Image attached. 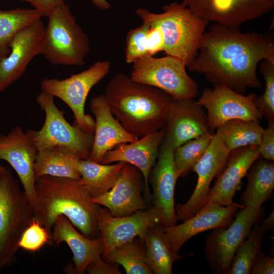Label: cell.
<instances>
[{
	"mask_svg": "<svg viewBox=\"0 0 274 274\" xmlns=\"http://www.w3.org/2000/svg\"><path fill=\"white\" fill-rule=\"evenodd\" d=\"M35 218L51 233L56 218L66 217L86 237H99V206L78 180L44 176L36 180Z\"/></svg>",
	"mask_w": 274,
	"mask_h": 274,
	"instance_id": "3957f363",
	"label": "cell"
},
{
	"mask_svg": "<svg viewBox=\"0 0 274 274\" xmlns=\"http://www.w3.org/2000/svg\"><path fill=\"white\" fill-rule=\"evenodd\" d=\"M259 70L265 82L263 93L256 96L254 102L267 122H274V61H261Z\"/></svg>",
	"mask_w": 274,
	"mask_h": 274,
	"instance_id": "e575fe53",
	"label": "cell"
},
{
	"mask_svg": "<svg viewBox=\"0 0 274 274\" xmlns=\"http://www.w3.org/2000/svg\"><path fill=\"white\" fill-rule=\"evenodd\" d=\"M105 261L122 266L127 274H152L144 243L139 238L118 245L101 255Z\"/></svg>",
	"mask_w": 274,
	"mask_h": 274,
	"instance_id": "4dcf8cb0",
	"label": "cell"
},
{
	"mask_svg": "<svg viewBox=\"0 0 274 274\" xmlns=\"http://www.w3.org/2000/svg\"><path fill=\"white\" fill-rule=\"evenodd\" d=\"M256 95L237 93L223 85L206 88L197 100L207 111L208 124L214 131L228 120L241 119L260 121L263 117L254 104Z\"/></svg>",
	"mask_w": 274,
	"mask_h": 274,
	"instance_id": "8fae6325",
	"label": "cell"
},
{
	"mask_svg": "<svg viewBox=\"0 0 274 274\" xmlns=\"http://www.w3.org/2000/svg\"><path fill=\"white\" fill-rule=\"evenodd\" d=\"M30 4L42 16L48 17L64 0H20Z\"/></svg>",
	"mask_w": 274,
	"mask_h": 274,
	"instance_id": "ab89813d",
	"label": "cell"
},
{
	"mask_svg": "<svg viewBox=\"0 0 274 274\" xmlns=\"http://www.w3.org/2000/svg\"><path fill=\"white\" fill-rule=\"evenodd\" d=\"M163 51V39L159 29L143 22L127 34L125 48V61L133 63L140 58L153 56Z\"/></svg>",
	"mask_w": 274,
	"mask_h": 274,
	"instance_id": "f1b7e54d",
	"label": "cell"
},
{
	"mask_svg": "<svg viewBox=\"0 0 274 274\" xmlns=\"http://www.w3.org/2000/svg\"><path fill=\"white\" fill-rule=\"evenodd\" d=\"M213 134L190 140L175 149V162L180 177L185 176L192 170L208 147Z\"/></svg>",
	"mask_w": 274,
	"mask_h": 274,
	"instance_id": "836d02e7",
	"label": "cell"
},
{
	"mask_svg": "<svg viewBox=\"0 0 274 274\" xmlns=\"http://www.w3.org/2000/svg\"><path fill=\"white\" fill-rule=\"evenodd\" d=\"M110 68L109 61H98L87 70L64 79L44 78L40 86L42 91L59 98L70 107L75 124L85 132L94 133L95 121L91 115L85 114V102L90 90L106 77Z\"/></svg>",
	"mask_w": 274,
	"mask_h": 274,
	"instance_id": "ba28073f",
	"label": "cell"
},
{
	"mask_svg": "<svg viewBox=\"0 0 274 274\" xmlns=\"http://www.w3.org/2000/svg\"><path fill=\"white\" fill-rule=\"evenodd\" d=\"M41 54L53 65H82L90 51L88 36L65 3L48 17Z\"/></svg>",
	"mask_w": 274,
	"mask_h": 274,
	"instance_id": "8992f818",
	"label": "cell"
},
{
	"mask_svg": "<svg viewBox=\"0 0 274 274\" xmlns=\"http://www.w3.org/2000/svg\"><path fill=\"white\" fill-rule=\"evenodd\" d=\"M244 207L234 202L228 206L206 203L182 223L163 227L164 237L169 247L178 253L186 242L198 233L229 226L236 212Z\"/></svg>",
	"mask_w": 274,
	"mask_h": 274,
	"instance_id": "2e32d148",
	"label": "cell"
},
{
	"mask_svg": "<svg viewBox=\"0 0 274 274\" xmlns=\"http://www.w3.org/2000/svg\"><path fill=\"white\" fill-rule=\"evenodd\" d=\"M259 225L262 227L265 231L268 232L272 230L274 227V212L272 211L271 213L265 218L258 221Z\"/></svg>",
	"mask_w": 274,
	"mask_h": 274,
	"instance_id": "60d3db41",
	"label": "cell"
},
{
	"mask_svg": "<svg viewBox=\"0 0 274 274\" xmlns=\"http://www.w3.org/2000/svg\"><path fill=\"white\" fill-rule=\"evenodd\" d=\"M262 215L261 208L244 207L236 212L229 226L212 229L206 239L204 253L214 273L228 274L237 249Z\"/></svg>",
	"mask_w": 274,
	"mask_h": 274,
	"instance_id": "30bf717a",
	"label": "cell"
},
{
	"mask_svg": "<svg viewBox=\"0 0 274 274\" xmlns=\"http://www.w3.org/2000/svg\"><path fill=\"white\" fill-rule=\"evenodd\" d=\"M157 225H162L161 217L154 206L122 217L114 216L107 208L99 206L98 225L104 247L102 254L136 237L144 242L148 229Z\"/></svg>",
	"mask_w": 274,
	"mask_h": 274,
	"instance_id": "4fadbf2b",
	"label": "cell"
},
{
	"mask_svg": "<svg viewBox=\"0 0 274 274\" xmlns=\"http://www.w3.org/2000/svg\"><path fill=\"white\" fill-rule=\"evenodd\" d=\"M144 243L147 261L153 273L172 274L174 263L184 257L169 247L161 225L148 229Z\"/></svg>",
	"mask_w": 274,
	"mask_h": 274,
	"instance_id": "83f0119b",
	"label": "cell"
},
{
	"mask_svg": "<svg viewBox=\"0 0 274 274\" xmlns=\"http://www.w3.org/2000/svg\"><path fill=\"white\" fill-rule=\"evenodd\" d=\"M104 95L112 114L130 134L140 138L163 128L172 98L163 91L117 74Z\"/></svg>",
	"mask_w": 274,
	"mask_h": 274,
	"instance_id": "7a4b0ae2",
	"label": "cell"
},
{
	"mask_svg": "<svg viewBox=\"0 0 274 274\" xmlns=\"http://www.w3.org/2000/svg\"><path fill=\"white\" fill-rule=\"evenodd\" d=\"M264 60L274 61L273 33H244L215 23L205 31L197 55L187 67L214 85L245 94L249 88L261 89L256 68Z\"/></svg>",
	"mask_w": 274,
	"mask_h": 274,
	"instance_id": "6da1fadb",
	"label": "cell"
},
{
	"mask_svg": "<svg viewBox=\"0 0 274 274\" xmlns=\"http://www.w3.org/2000/svg\"><path fill=\"white\" fill-rule=\"evenodd\" d=\"M45 30L44 24L40 19L21 30L13 38L10 53L0 59V92L18 80L31 60L41 54Z\"/></svg>",
	"mask_w": 274,
	"mask_h": 274,
	"instance_id": "e0dca14e",
	"label": "cell"
},
{
	"mask_svg": "<svg viewBox=\"0 0 274 274\" xmlns=\"http://www.w3.org/2000/svg\"><path fill=\"white\" fill-rule=\"evenodd\" d=\"M90 110L95 117V129L89 160L98 163L105 154L118 145L136 141L139 138L126 131L115 118L104 94L93 97Z\"/></svg>",
	"mask_w": 274,
	"mask_h": 274,
	"instance_id": "7402d4cb",
	"label": "cell"
},
{
	"mask_svg": "<svg viewBox=\"0 0 274 274\" xmlns=\"http://www.w3.org/2000/svg\"><path fill=\"white\" fill-rule=\"evenodd\" d=\"M164 140L174 149L190 140L212 134L206 110L194 98L172 97L164 126Z\"/></svg>",
	"mask_w": 274,
	"mask_h": 274,
	"instance_id": "9a60e30c",
	"label": "cell"
},
{
	"mask_svg": "<svg viewBox=\"0 0 274 274\" xmlns=\"http://www.w3.org/2000/svg\"><path fill=\"white\" fill-rule=\"evenodd\" d=\"M36 99L45 112V121L40 130L29 129L26 131L37 151L62 147L71 150L82 159H88L94 133L85 132L74 123L70 124L64 116V112L55 105L52 95L42 91Z\"/></svg>",
	"mask_w": 274,
	"mask_h": 274,
	"instance_id": "52a82bcc",
	"label": "cell"
},
{
	"mask_svg": "<svg viewBox=\"0 0 274 274\" xmlns=\"http://www.w3.org/2000/svg\"><path fill=\"white\" fill-rule=\"evenodd\" d=\"M154 13L139 8L136 14L143 22L157 27L163 39V51L180 59L186 67L197 55L209 22L194 15L182 3L165 5Z\"/></svg>",
	"mask_w": 274,
	"mask_h": 274,
	"instance_id": "277c9868",
	"label": "cell"
},
{
	"mask_svg": "<svg viewBox=\"0 0 274 274\" xmlns=\"http://www.w3.org/2000/svg\"><path fill=\"white\" fill-rule=\"evenodd\" d=\"M37 152L29 135L20 126L13 128L7 134H0V159L8 162L15 170L33 208L36 201L33 167Z\"/></svg>",
	"mask_w": 274,
	"mask_h": 274,
	"instance_id": "d6986e66",
	"label": "cell"
},
{
	"mask_svg": "<svg viewBox=\"0 0 274 274\" xmlns=\"http://www.w3.org/2000/svg\"><path fill=\"white\" fill-rule=\"evenodd\" d=\"M164 138L162 128L148 133L132 142L122 144L108 151L104 156L101 164L123 162L136 167L142 173L144 180V193L150 196L149 176L155 165L161 144Z\"/></svg>",
	"mask_w": 274,
	"mask_h": 274,
	"instance_id": "603a6c76",
	"label": "cell"
},
{
	"mask_svg": "<svg viewBox=\"0 0 274 274\" xmlns=\"http://www.w3.org/2000/svg\"><path fill=\"white\" fill-rule=\"evenodd\" d=\"M251 274H273L274 258L265 254L262 249L255 256L250 268Z\"/></svg>",
	"mask_w": 274,
	"mask_h": 274,
	"instance_id": "74e56055",
	"label": "cell"
},
{
	"mask_svg": "<svg viewBox=\"0 0 274 274\" xmlns=\"http://www.w3.org/2000/svg\"><path fill=\"white\" fill-rule=\"evenodd\" d=\"M181 3L202 20L232 27L258 18L274 7V0H183Z\"/></svg>",
	"mask_w": 274,
	"mask_h": 274,
	"instance_id": "7c38bea8",
	"label": "cell"
},
{
	"mask_svg": "<svg viewBox=\"0 0 274 274\" xmlns=\"http://www.w3.org/2000/svg\"><path fill=\"white\" fill-rule=\"evenodd\" d=\"M144 180L141 172L135 166L125 163L114 186L101 196L92 201L107 208L112 215L122 217L147 209L142 197Z\"/></svg>",
	"mask_w": 274,
	"mask_h": 274,
	"instance_id": "ffe728a7",
	"label": "cell"
},
{
	"mask_svg": "<svg viewBox=\"0 0 274 274\" xmlns=\"http://www.w3.org/2000/svg\"><path fill=\"white\" fill-rule=\"evenodd\" d=\"M259 157V146H248L230 151L226 166L217 176L214 185L210 188L204 204L212 203L228 206L232 203L242 179L246 176L253 163Z\"/></svg>",
	"mask_w": 274,
	"mask_h": 274,
	"instance_id": "44dd1931",
	"label": "cell"
},
{
	"mask_svg": "<svg viewBox=\"0 0 274 274\" xmlns=\"http://www.w3.org/2000/svg\"><path fill=\"white\" fill-rule=\"evenodd\" d=\"M260 157L274 161V122H267L264 129L260 145Z\"/></svg>",
	"mask_w": 274,
	"mask_h": 274,
	"instance_id": "8d00e7d4",
	"label": "cell"
},
{
	"mask_svg": "<svg viewBox=\"0 0 274 274\" xmlns=\"http://www.w3.org/2000/svg\"><path fill=\"white\" fill-rule=\"evenodd\" d=\"M237 249L231 263L228 274H249L253 261L261 249L265 230L257 221Z\"/></svg>",
	"mask_w": 274,
	"mask_h": 274,
	"instance_id": "d6a6232c",
	"label": "cell"
},
{
	"mask_svg": "<svg viewBox=\"0 0 274 274\" xmlns=\"http://www.w3.org/2000/svg\"><path fill=\"white\" fill-rule=\"evenodd\" d=\"M264 129L259 120L233 119L218 126L215 133L231 151L248 146H260Z\"/></svg>",
	"mask_w": 274,
	"mask_h": 274,
	"instance_id": "f546056e",
	"label": "cell"
},
{
	"mask_svg": "<svg viewBox=\"0 0 274 274\" xmlns=\"http://www.w3.org/2000/svg\"><path fill=\"white\" fill-rule=\"evenodd\" d=\"M81 159L71 150L62 147H52L39 151L33 167L35 180L44 176H50L78 180L81 177Z\"/></svg>",
	"mask_w": 274,
	"mask_h": 274,
	"instance_id": "d4e9b609",
	"label": "cell"
},
{
	"mask_svg": "<svg viewBox=\"0 0 274 274\" xmlns=\"http://www.w3.org/2000/svg\"><path fill=\"white\" fill-rule=\"evenodd\" d=\"M51 232V243L58 246L65 243L73 254L74 272L84 274L88 265L101 257L104 247L101 238H89L79 232L64 216L56 219Z\"/></svg>",
	"mask_w": 274,
	"mask_h": 274,
	"instance_id": "cb8c5ba5",
	"label": "cell"
},
{
	"mask_svg": "<svg viewBox=\"0 0 274 274\" xmlns=\"http://www.w3.org/2000/svg\"><path fill=\"white\" fill-rule=\"evenodd\" d=\"M246 176L247 182L241 195V204L244 207L260 208L272 195L273 161L259 157L253 163Z\"/></svg>",
	"mask_w": 274,
	"mask_h": 274,
	"instance_id": "484cf974",
	"label": "cell"
},
{
	"mask_svg": "<svg viewBox=\"0 0 274 274\" xmlns=\"http://www.w3.org/2000/svg\"><path fill=\"white\" fill-rule=\"evenodd\" d=\"M124 164L123 162H117L109 165L81 159V177L78 181L86 189L91 199L96 198L108 192L114 186Z\"/></svg>",
	"mask_w": 274,
	"mask_h": 274,
	"instance_id": "4316f807",
	"label": "cell"
},
{
	"mask_svg": "<svg viewBox=\"0 0 274 274\" xmlns=\"http://www.w3.org/2000/svg\"><path fill=\"white\" fill-rule=\"evenodd\" d=\"M42 17L34 8L0 9V59L10 53L11 42L16 35Z\"/></svg>",
	"mask_w": 274,
	"mask_h": 274,
	"instance_id": "1f68e13d",
	"label": "cell"
},
{
	"mask_svg": "<svg viewBox=\"0 0 274 274\" xmlns=\"http://www.w3.org/2000/svg\"><path fill=\"white\" fill-rule=\"evenodd\" d=\"M7 168L3 166L0 165V178L6 172Z\"/></svg>",
	"mask_w": 274,
	"mask_h": 274,
	"instance_id": "7bdbcfd3",
	"label": "cell"
},
{
	"mask_svg": "<svg viewBox=\"0 0 274 274\" xmlns=\"http://www.w3.org/2000/svg\"><path fill=\"white\" fill-rule=\"evenodd\" d=\"M230 152L220 136L214 133L205 152L192 169L197 175L193 193L185 203L175 208L177 221L190 218L204 206L210 184L224 169Z\"/></svg>",
	"mask_w": 274,
	"mask_h": 274,
	"instance_id": "5bb4252c",
	"label": "cell"
},
{
	"mask_svg": "<svg viewBox=\"0 0 274 274\" xmlns=\"http://www.w3.org/2000/svg\"><path fill=\"white\" fill-rule=\"evenodd\" d=\"M86 272L89 274H121L119 265L106 261L101 257L91 262Z\"/></svg>",
	"mask_w": 274,
	"mask_h": 274,
	"instance_id": "f35d334b",
	"label": "cell"
},
{
	"mask_svg": "<svg viewBox=\"0 0 274 274\" xmlns=\"http://www.w3.org/2000/svg\"><path fill=\"white\" fill-rule=\"evenodd\" d=\"M130 78L158 88L173 98H194L198 93L197 83L187 74L179 58L167 55L139 58L133 63Z\"/></svg>",
	"mask_w": 274,
	"mask_h": 274,
	"instance_id": "9c48e42d",
	"label": "cell"
},
{
	"mask_svg": "<svg viewBox=\"0 0 274 274\" xmlns=\"http://www.w3.org/2000/svg\"><path fill=\"white\" fill-rule=\"evenodd\" d=\"M174 151L175 149L163 140L149 176L153 189V204L160 213L164 227L172 226L177 222L175 190L180 177L175 162Z\"/></svg>",
	"mask_w": 274,
	"mask_h": 274,
	"instance_id": "ac0fdd59",
	"label": "cell"
},
{
	"mask_svg": "<svg viewBox=\"0 0 274 274\" xmlns=\"http://www.w3.org/2000/svg\"><path fill=\"white\" fill-rule=\"evenodd\" d=\"M95 7L101 10H107L111 8V5L107 0H91Z\"/></svg>",
	"mask_w": 274,
	"mask_h": 274,
	"instance_id": "b9f144b4",
	"label": "cell"
},
{
	"mask_svg": "<svg viewBox=\"0 0 274 274\" xmlns=\"http://www.w3.org/2000/svg\"><path fill=\"white\" fill-rule=\"evenodd\" d=\"M51 242V233L35 218L22 234L18 243L19 248L36 252Z\"/></svg>",
	"mask_w": 274,
	"mask_h": 274,
	"instance_id": "d590c367",
	"label": "cell"
},
{
	"mask_svg": "<svg viewBox=\"0 0 274 274\" xmlns=\"http://www.w3.org/2000/svg\"><path fill=\"white\" fill-rule=\"evenodd\" d=\"M1 273V270H0V273Z\"/></svg>",
	"mask_w": 274,
	"mask_h": 274,
	"instance_id": "ee69618b",
	"label": "cell"
},
{
	"mask_svg": "<svg viewBox=\"0 0 274 274\" xmlns=\"http://www.w3.org/2000/svg\"><path fill=\"white\" fill-rule=\"evenodd\" d=\"M34 218L28 197L7 168L0 178V269L16 261L20 237Z\"/></svg>",
	"mask_w": 274,
	"mask_h": 274,
	"instance_id": "5b68a950",
	"label": "cell"
}]
</instances>
